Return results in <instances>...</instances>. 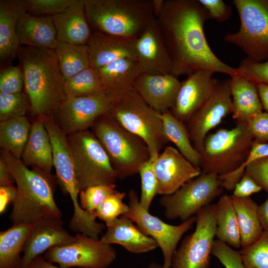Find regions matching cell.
<instances>
[{
  "label": "cell",
  "mask_w": 268,
  "mask_h": 268,
  "mask_svg": "<svg viewBox=\"0 0 268 268\" xmlns=\"http://www.w3.org/2000/svg\"><path fill=\"white\" fill-rule=\"evenodd\" d=\"M209 19L198 0H164L156 19L174 76L189 75L201 69L236 74V68L220 60L207 43L204 25Z\"/></svg>",
  "instance_id": "6da1fadb"
},
{
  "label": "cell",
  "mask_w": 268,
  "mask_h": 268,
  "mask_svg": "<svg viewBox=\"0 0 268 268\" xmlns=\"http://www.w3.org/2000/svg\"><path fill=\"white\" fill-rule=\"evenodd\" d=\"M17 55L32 115L36 119L53 117L67 98L55 50L23 46Z\"/></svg>",
  "instance_id": "7a4b0ae2"
},
{
  "label": "cell",
  "mask_w": 268,
  "mask_h": 268,
  "mask_svg": "<svg viewBox=\"0 0 268 268\" xmlns=\"http://www.w3.org/2000/svg\"><path fill=\"white\" fill-rule=\"evenodd\" d=\"M0 157L17 185V196L9 215L13 225L62 218V212L54 199L52 175L29 169L21 159L3 150H1Z\"/></svg>",
  "instance_id": "3957f363"
},
{
  "label": "cell",
  "mask_w": 268,
  "mask_h": 268,
  "mask_svg": "<svg viewBox=\"0 0 268 268\" xmlns=\"http://www.w3.org/2000/svg\"><path fill=\"white\" fill-rule=\"evenodd\" d=\"M92 32L135 40L156 19L152 0H84Z\"/></svg>",
  "instance_id": "277c9868"
},
{
  "label": "cell",
  "mask_w": 268,
  "mask_h": 268,
  "mask_svg": "<svg viewBox=\"0 0 268 268\" xmlns=\"http://www.w3.org/2000/svg\"><path fill=\"white\" fill-rule=\"evenodd\" d=\"M91 128L107 154L118 179L138 173L142 165L150 159L144 141L123 128L107 113L99 117Z\"/></svg>",
  "instance_id": "5b68a950"
},
{
  "label": "cell",
  "mask_w": 268,
  "mask_h": 268,
  "mask_svg": "<svg viewBox=\"0 0 268 268\" xmlns=\"http://www.w3.org/2000/svg\"><path fill=\"white\" fill-rule=\"evenodd\" d=\"M107 114L121 126L142 139L150 157L157 158L169 142L158 113L132 87L116 98Z\"/></svg>",
  "instance_id": "8992f818"
},
{
  "label": "cell",
  "mask_w": 268,
  "mask_h": 268,
  "mask_svg": "<svg viewBox=\"0 0 268 268\" xmlns=\"http://www.w3.org/2000/svg\"><path fill=\"white\" fill-rule=\"evenodd\" d=\"M254 139L245 125L208 134L199 152L201 172L218 176L234 172L245 162Z\"/></svg>",
  "instance_id": "52a82bcc"
},
{
  "label": "cell",
  "mask_w": 268,
  "mask_h": 268,
  "mask_svg": "<svg viewBox=\"0 0 268 268\" xmlns=\"http://www.w3.org/2000/svg\"><path fill=\"white\" fill-rule=\"evenodd\" d=\"M67 135L80 190L93 185L115 184L117 175L93 132L87 130Z\"/></svg>",
  "instance_id": "ba28073f"
},
{
  "label": "cell",
  "mask_w": 268,
  "mask_h": 268,
  "mask_svg": "<svg viewBox=\"0 0 268 268\" xmlns=\"http://www.w3.org/2000/svg\"><path fill=\"white\" fill-rule=\"evenodd\" d=\"M240 20L238 32L228 33L226 42L234 44L256 62L268 59V0H234Z\"/></svg>",
  "instance_id": "9c48e42d"
},
{
  "label": "cell",
  "mask_w": 268,
  "mask_h": 268,
  "mask_svg": "<svg viewBox=\"0 0 268 268\" xmlns=\"http://www.w3.org/2000/svg\"><path fill=\"white\" fill-rule=\"evenodd\" d=\"M223 189L218 176L201 172L174 193L162 196L159 203L166 219L185 221L210 204Z\"/></svg>",
  "instance_id": "30bf717a"
},
{
  "label": "cell",
  "mask_w": 268,
  "mask_h": 268,
  "mask_svg": "<svg viewBox=\"0 0 268 268\" xmlns=\"http://www.w3.org/2000/svg\"><path fill=\"white\" fill-rule=\"evenodd\" d=\"M128 197L129 209L123 216L132 220L144 234L156 241L163 254V268H171L178 244L195 223L196 216L178 225L169 224L144 209L134 190H129Z\"/></svg>",
  "instance_id": "8fae6325"
},
{
  "label": "cell",
  "mask_w": 268,
  "mask_h": 268,
  "mask_svg": "<svg viewBox=\"0 0 268 268\" xmlns=\"http://www.w3.org/2000/svg\"><path fill=\"white\" fill-rule=\"evenodd\" d=\"M196 228L186 236L176 250L171 268H208L217 224L214 204L196 214Z\"/></svg>",
  "instance_id": "7c38bea8"
},
{
  "label": "cell",
  "mask_w": 268,
  "mask_h": 268,
  "mask_svg": "<svg viewBox=\"0 0 268 268\" xmlns=\"http://www.w3.org/2000/svg\"><path fill=\"white\" fill-rule=\"evenodd\" d=\"M69 245L51 248L45 252V259L62 268H109L117 256L115 248L80 233Z\"/></svg>",
  "instance_id": "4fadbf2b"
},
{
  "label": "cell",
  "mask_w": 268,
  "mask_h": 268,
  "mask_svg": "<svg viewBox=\"0 0 268 268\" xmlns=\"http://www.w3.org/2000/svg\"><path fill=\"white\" fill-rule=\"evenodd\" d=\"M232 112L230 79H215L210 96L186 123L191 142L199 152L208 132Z\"/></svg>",
  "instance_id": "5bb4252c"
},
{
  "label": "cell",
  "mask_w": 268,
  "mask_h": 268,
  "mask_svg": "<svg viewBox=\"0 0 268 268\" xmlns=\"http://www.w3.org/2000/svg\"><path fill=\"white\" fill-rule=\"evenodd\" d=\"M113 99L105 93L100 94L67 97L53 117L67 134L89 130L101 116L111 109Z\"/></svg>",
  "instance_id": "9a60e30c"
},
{
  "label": "cell",
  "mask_w": 268,
  "mask_h": 268,
  "mask_svg": "<svg viewBox=\"0 0 268 268\" xmlns=\"http://www.w3.org/2000/svg\"><path fill=\"white\" fill-rule=\"evenodd\" d=\"M37 119L43 123L51 139L53 166L57 180L66 194L68 195L71 200H77L81 190L75 175L67 135L58 126L53 116Z\"/></svg>",
  "instance_id": "2e32d148"
},
{
  "label": "cell",
  "mask_w": 268,
  "mask_h": 268,
  "mask_svg": "<svg viewBox=\"0 0 268 268\" xmlns=\"http://www.w3.org/2000/svg\"><path fill=\"white\" fill-rule=\"evenodd\" d=\"M157 194L171 195L184 184L199 176L201 170L190 162L172 146H166L154 164Z\"/></svg>",
  "instance_id": "e0dca14e"
},
{
  "label": "cell",
  "mask_w": 268,
  "mask_h": 268,
  "mask_svg": "<svg viewBox=\"0 0 268 268\" xmlns=\"http://www.w3.org/2000/svg\"><path fill=\"white\" fill-rule=\"evenodd\" d=\"M62 218L41 219L32 223V226L23 250L20 268H26L36 257L51 248L63 246L75 241L64 228Z\"/></svg>",
  "instance_id": "ac0fdd59"
},
{
  "label": "cell",
  "mask_w": 268,
  "mask_h": 268,
  "mask_svg": "<svg viewBox=\"0 0 268 268\" xmlns=\"http://www.w3.org/2000/svg\"><path fill=\"white\" fill-rule=\"evenodd\" d=\"M213 71L198 70L181 82L175 103L170 110L172 114L185 124L211 94L215 82Z\"/></svg>",
  "instance_id": "d6986e66"
},
{
  "label": "cell",
  "mask_w": 268,
  "mask_h": 268,
  "mask_svg": "<svg viewBox=\"0 0 268 268\" xmlns=\"http://www.w3.org/2000/svg\"><path fill=\"white\" fill-rule=\"evenodd\" d=\"M136 60L142 72L172 74V65L155 19L134 41Z\"/></svg>",
  "instance_id": "ffe728a7"
},
{
  "label": "cell",
  "mask_w": 268,
  "mask_h": 268,
  "mask_svg": "<svg viewBox=\"0 0 268 268\" xmlns=\"http://www.w3.org/2000/svg\"><path fill=\"white\" fill-rule=\"evenodd\" d=\"M181 84L172 74L141 72L134 81L133 87L148 106L162 114L173 107Z\"/></svg>",
  "instance_id": "44dd1931"
},
{
  "label": "cell",
  "mask_w": 268,
  "mask_h": 268,
  "mask_svg": "<svg viewBox=\"0 0 268 268\" xmlns=\"http://www.w3.org/2000/svg\"><path fill=\"white\" fill-rule=\"evenodd\" d=\"M134 41L125 38L92 32L87 44L90 66L98 69L120 59L136 60Z\"/></svg>",
  "instance_id": "7402d4cb"
},
{
  "label": "cell",
  "mask_w": 268,
  "mask_h": 268,
  "mask_svg": "<svg viewBox=\"0 0 268 268\" xmlns=\"http://www.w3.org/2000/svg\"><path fill=\"white\" fill-rule=\"evenodd\" d=\"M59 42L87 44L92 32L85 10L84 0H74L64 11L53 16Z\"/></svg>",
  "instance_id": "603a6c76"
},
{
  "label": "cell",
  "mask_w": 268,
  "mask_h": 268,
  "mask_svg": "<svg viewBox=\"0 0 268 268\" xmlns=\"http://www.w3.org/2000/svg\"><path fill=\"white\" fill-rule=\"evenodd\" d=\"M100 240L107 244H118L129 252L140 254L158 247L156 241L144 234L130 219L120 216L102 236Z\"/></svg>",
  "instance_id": "cb8c5ba5"
},
{
  "label": "cell",
  "mask_w": 268,
  "mask_h": 268,
  "mask_svg": "<svg viewBox=\"0 0 268 268\" xmlns=\"http://www.w3.org/2000/svg\"><path fill=\"white\" fill-rule=\"evenodd\" d=\"M16 33L21 45L55 50L59 41L53 16H34L27 12L19 18Z\"/></svg>",
  "instance_id": "d4e9b609"
},
{
  "label": "cell",
  "mask_w": 268,
  "mask_h": 268,
  "mask_svg": "<svg viewBox=\"0 0 268 268\" xmlns=\"http://www.w3.org/2000/svg\"><path fill=\"white\" fill-rule=\"evenodd\" d=\"M230 77L232 117L237 124L247 125L254 117L263 112L256 84L236 73Z\"/></svg>",
  "instance_id": "484cf974"
},
{
  "label": "cell",
  "mask_w": 268,
  "mask_h": 268,
  "mask_svg": "<svg viewBox=\"0 0 268 268\" xmlns=\"http://www.w3.org/2000/svg\"><path fill=\"white\" fill-rule=\"evenodd\" d=\"M104 92L114 101L133 87L142 72L136 59L122 58L98 69Z\"/></svg>",
  "instance_id": "4316f807"
},
{
  "label": "cell",
  "mask_w": 268,
  "mask_h": 268,
  "mask_svg": "<svg viewBox=\"0 0 268 268\" xmlns=\"http://www.w3.org/2000/svg\"><path fill=\"white\" fill-rule=\"evenodd\" d=\"M21 158L27 167L30 166L34 169L52 175L53 161L51 139L43 123L39 119L32 123Z\"/></svg>",
  "instance_id": "83f0119b"
},
{
  "label": "cell",
  "mask_w": 268,
  "mask_h": 268,
  "mask_svg": "<svg viewBox=\"0 0 268 268\" xmlns=\"http://www.w3.org/2000/svg\"><path fill=\"white\" fill-rule=\"evenodd\" d=\"M26 12L24 0H0V58L12 59L21 45L16 33L17 23Z\"/></svg>",
  "instance_id": "f1b7e54d"
},
{
  "label": "cell",
  "mask_w": 268,
  "mask_h": 268,
  "mask_svg": "<svg viewBox=\"0 0 268 268\" xmlns=\"http://www.w3.org/2000/svg\"><path fill=\"white\" fill-rule=\"evenodd\" d=\"M32 224L13 225L0 232V268H20L26 241Z\"/></svg>",
  "instance_id": "f546056e"
},
{
  "label": "cell",
  "mask_w": 268,
  "mask_h": 268,
  "mask_svg": "<svg viewBox=\"0 0 268 268\" xmlns=\"http://www.w3.org/2000/svg\"><path fill=\"white\" fill-rule=\"evenodd\" d=\"M231 196L240 230L241 247L245 248L256 242L264 231L258 218V205L250 197Z\"/></svg>",
  "instance_id": "4dcf8cb0"
},
{
  "label": "cell",
  "mask_w": 268,
  "mask_h": 268,
  "mask_svg": "<svg viewBox=\"0 0 268 268\" xmlns=\"http://www.w3.org/2000/svg\"><path fill=\"white\" fill-rule=\"evenodd\" d=\"M216 220L215 236L235 248L241 247V237L236 211L231 196L222 195L214 204Z\"/></svg>",
  "instance_id": "1f68e13d"
},
{
  "label": "cell",
  "mask_w": 268,
  "mask_h": 268,
  "mask_svg": "<svg viewBox=\"0 0 268 268\" xmlns=\"http://www.w3.org/2000/svg\"><path fill=\"white\" fill-rule=\"evenodd\" d=\"M158 115L168 140L176 146L179 152L190 162L200 168V154L191 142L186 124L177 119L170 110L158 113Z\"/></svg>",
  "instance_id": "d6a6232c"
},
{
  "label": "cell",
  "mask_w": 268,
  "mask_h": 268,
  "mask_svg": "<svg viewBox=\"0 0 268 268\" xmlns=\"http://www.w3.org/2000/svg\"><path fill=\"white\" fill-rule=\"evenodd\" d=\"M31 125L26 116L0 122V146L1 149L21 159L29 136Z\"/></svg>",
  "instance_id": "836d02e7"
},
{
  "label": "cell",
  "mask_w": 268,
  "mask_h": 268,
  "mask_svg": "<svg viewBox=\"0 0 268 268\" xmlns=\"http://www.w3.org/2000/svg\"><path fill=\"white\" fill-rule=\"evenodd\" d=\"M55 51L65 80L90 67L87 44L59 42Z\"/></svg>",
  "instance_id": "e575fe53"
},
{
  "label": "cell",
  "mask_w": 268,
  "mask_h": 268,
  "mask_svg": "<svg viewBox=\"0 0 268 268\" xmlns=\"http://www.w3.org/2000/svg\"><path fill=\"white\" fill-rule=\"evenodd\" d=\"M67 97L92 96L104 93L97 69L90 66L65 81Z\"/></svg>",
  "instance_id": "d590c367"
},
{
  "label": "cell",
  "mask_w": 268,
  "mask_h": 268,
  "mask_svg": "<svg viewBox=\"0 0 268 268\" xmlns=\"http://www.w3.org/2000/svg\"><path fill=\"white\" fill-rule=\"evenodd\" d=\"M125 197V193L116 191L101 203L92 215L104 221L107 227L111 226L118 218L129 210L128 204L123 201Z\"/></svg>",
  "instance_id": "8d00e7d4"
},
{
  "label": "cell",
  "mask_w": 268,
  "mask_h": 268,
  "mask_svg": "<svg viewBox=\"0 0 268 268\" xmlns=\"http://www.w3.org/2000/svg\"><path fill=\"white\" fill-rule=\"evenodd\" d=\"M240 253L247 268H268V231L264 230L256 242Z\"/></svg>",
  "instance_id": "74e56055"
},
{
  "label": "cell",
  "mask_w": 268,
  "mask_h": 268,
  "mask_svg": "<svg viewBox=\"0 0 268 268\" xmlns=\"http://www.w3.org/2000/svg\"><path fill=\"white\" fill-rule=\"evenodd\" d=\"M29 107L30 102L26 93H0V122L25 116Z\"/></svg>",
  "instance_id": "f35d334b"
},
{
  "label": "cell",
  "mask_w": 268,
  "mask_h": 268,
  "mask_svg": "<svg viewBox=\"0 0 268 268\" xmlns=\"http://www.w3.org/2000/svg\"><path fill=\"white\" fill-rule=\"evenodd\" d=\"M156 159L150 157L142 165L138 173L141 179L139 203L148 211L153 200L157 194V181L154 172V164Z\"/></svg>",
  "instance_id": "ab89813d"
},
{
  "label": "cell",
  "mask_w": 268,
  "mask_h": 268,
  "mask_svg": "<svg viewBox=\"0 0 268 268\" xmlns=\"http://www.w3.org/2000/svg\"><path fill=\"white\" fill-rule=\"evenodd\" d=\"M116 187L115 184L97 185L81 190L79 195L81 208L92 215L101 203L117 191Z\"/></svg>",
  "instance_id": "60d3db41"
},
{
  "label": "cell",
  "mask_w": 268,
  "mask_h": 268,
  "mask_svg": "<svg viewBox=\"0 0 268 268\" xmlns=\"http://www.w3.org/2000/svg\"><path fill=\"white\" fill-rule=\"evenodd\" d=\"M74 0H24L26 12L34 16H54L64 11Z\"/></svg>",
  "instance_id": "b9f144b4"
},
{
  "label": "cell",
  "mask_w": 268,
  "mask_h": 268,
  "mask_svg": "<svg viewBox=\"0 0 268 268\" xmlns=\"http://www.w3.org/2000/svg\"><path fill=\"white\" fill-rule=\"evenodd\" d=\"M236 73L243 76L256 84H268V59L263 62H256L247 58L236 68Z\"/></svg>",
  "instance_id": "7bdbcfd3"
},
{
  "label": "cell",
  "mask_w": 268,
  "mask_h": 268,
  "mask_svg": "<svg viewBox=\"0 0 268 268\" xmlns=\"http://www.w3.org/2000/svg\"><path fill=\"white\" fill-rule=\"evenodd\" d=\"M211 254L225 268H247L242 260L240 251L234 250L228 244L219 240L214 241Z\"/></svg>",
  "instance_id": "ee69618b"
},
{
  "label": "cell",
  "mask_w": 268,
  "mask_h": 268,
  "mask_svg": "<svg viewBox=\"0 0 268 268\" xmlns=\"http://www.w3.org/2000/svg\"><path fill=\"white\" fill-rule=\"evenodd\" d=\"M24 86L23 74L19 67L10 66L0 74V93L13 94L21 92Z\"/></svg>",
  "instance_id": "f6af8a7d"
},
{
  "label": "cell",
  "mask_w": 268,
  "mask_h": 268,
  "mask_svg": "<svg viewBox=\"0 0 268 268\" xmlns=\"http://www.w3.org/2000/svg\"><path fill=\"white\" fill-rule=\"evenodd\" d=\"M262 188L268 191V157L252 161L247 165L245 173Z\"/></svg>",
  "instance_id": "bcb514c9"
},
{
  "label": "cell",
  "mask_w": 268,
  "mask_h": 268,
  "mask_svg": "<svg viewBox=\"0 0 268 268\" xmlns=\"http://www.w3.org/2000/svg\"><path fill=\"white\" fill-rule=\"evenodd\" d=\"M254 140L268 143V113L262 112L254 117L247 124Z\"/></svg>",
  "instance_id": "7dc6e473"
},
{
  "label": "cell",
  "mask_w": 268,
  "mask_h": 268,
  "mask_svg": "<svg viewBox=\"0 0 268 268\" xmlns=\"http://www.w3.org/2000/svg\"><path fill=\"white\" fill-rule=\"evenodd\" d=\"M205 9L210 17L219 22L228 20L231 15V8L222 0H198Z\"/></svg>",
  "instance_id": "c3c4849f"
},
{
  "label": "cell",
  "mask_w": 268,
  "mask_h": 268,
  "mask_svg": "<svg viewBox=\"0 0 268 268\" xmlns=\"http://www.w3.org/2000/svg\"><path fill=\"white\" fill-rule=\"evenodd\" d=\"M262 188L250 176L244 174L240 180L235 185L233 196L238 198H246L258 193Z\"/></svg>",
  "instance_id": "681fc988"
},
{
  "label": "cell",
  "mask_w": 268,
  "mask_h": 268,
  "mask_svg": "<svg viewBox=\"0 0 268 268\" xmlns=\"http://www.w3.org/2000/svg\"><path fill=\"white\" fill-rule=\"evenodd\" d=\"M17 193V188L13 185L0 186V213L2 214L8 205L13 203Z\"/></svg>",
  "instance_id": "f907efd6"
},
{
  "label": "cell",
  "mask_w": 268,
  "mask_h": 268,
  "mask_svg": "<svg viewBox=\"0 0 268 268\" xmlns=\"http://www.w3.org/2000/svg\"><path fill=\"white\" fill-rule=\"evenodd\" d=\"M14 179L4 160L0 157V186L12 185Z\"/></svg>",
  "instance_id": "816d5d0a"
},
{
  "label": "cell",
  "mask_w": 268,
  "mask_h": 268,
  "mask_svg": "<svg viewBox=\"0 0 268 268\" xmlns=\"http://www.w3.org/2000/svg\"><path fill=\"white\" fill-rule=\"evenodd\" d=\"M266 201L258 205V215L260 224L264 231H268V191Z\"/></svg>",
  "instance_id": "f5cc1de1"
},
{
  "label": "cell",
  "mask_w": 268,
  "mask_h": 268,
  "mask_svg": "<svg viewBox=\"0 0 268 268\" xmlns=\"http://www.w3.org/2000/svg\"><path fill=\"white\" fill-rule=\"evenodd\" d=\"M256 86L263 108L268 113V84L257 83Z\"/></svg>",
  "instance_id": "db71d44e"
},
{
  "label": "cell",
  "mask_w": 268,
  "mask_h": 268,
  "mask_svg": "<svg viewBox=\"0 0 268 268\" xmlns=\"http://www.w3.org/2000/svg\"><path fill=\"white\" fill-rule=\"evenodd\" d=\"M26 268H62L53 265L40 255L34 259Z\"/></svg>",
  "instance_id": "11a10c76"
},
{
  "label": "cell",
  "mask_w": 268,
  "mask_h": 268,
  "mask_svg": "<svg viewBox=\"0 0 268 268\" xmlns=\"http://www.w3.org/2000/svg\"><path fill=\"white\" fill-rule=\"evenodd\" d=\"M164 0H152V7L154 16L156 18L160 13Z\"/></svg>",
  "instance_id": "9f6ffc18"
},
{
  "label": "cell",
  "mask_w": 268,
  "mask_h": 268,
  "mask_svg": "<svg viewBox=\"0 0 268 268\" xmlns=\"http://www.w3.org/2000/svg\"><path fill=\"white\" fill-rule=\"evenodd\" d=\"M142 268H163L162 265L155 262L149 263L147 266Z\"/></svg>",
  "instance_id": "6f0895ef"
},
{
  "label": "cell",
  "mask_w": 268,
  "mask_h": 268,
  "mask_svg": "<svg viewBox=\"0 0 268 268\" xmlns=\"http://www.w3.org/2000/svg\"></svg>",
  "instance_id": "680465c9"
}]
</instances>
